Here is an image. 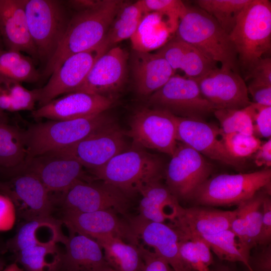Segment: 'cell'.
Segmentation results:
<instances>
[{
    "mask_svg": "<svg viewBox=\"0 0 271 271\" xmlns=\"http://www.w3.org/2000/svg\"><path fill=\"white\" fill-rule=\"evenodd\" d=\"M3 271H24V270L17 262H14L6 267Z\"/></svg>",
    "mask_w": 271,
    "mask_h": 271,
    "instance_id": "52",
    "label": "cell"
},
{
    "mask_svg": "<svg viewBox=\"0 0 271 271\" xmlns=\"http://www.w3.org/2000/svg\"><path fill=\"white\" fill-rule=\"evenodd\" d=\"M215 271H237L236 269L228 265L223 264H218Z\"/></svg>",
    "mask_w": 271,
    "mask_h": 271,
    "instance_id": "53",
    "label": "cell"
},
{
    "mask_svg": "<svg viewBox=\"0 0 271 271\" xmlns=\"http://www.w3.org/2000/svg\"><path fill=\"white\" fill-rule=\"evenodd\" d=\"M99 2V1L92 0L69 1L68 3L71 7L77 9L79 11L92 8Z\"/></svg>",
    "mask_w": 271,
    "mask_h": 271,
    "instance_id": "51",
    "label": "cell"
},
{
    "mask_svg": "<svg viewBox=\"0 0 271 271\" xmlns=\"http://www.w3.org/2000/svg\"><path fill=\"white\" fill-rule=\"evenodd\" d=\"M144 13H158L167 15L172 20L179 18L186 10L187 7L179 0H140Z\"/></svg>",
    "mask_w": 271,
    "mask_h": 271,
    "instance_id": "42",
    "label": "cell"
},
{
    "mask_svg": "<svg viewBox=\"0 0 271 271\" xmlns=\"http://www.w3.org/2000/svg\"><path fill=\"white\" fill-rule=\"evenodd\" d=\"M34 61L21 52L0 49V76L19 82L33 83L40 78Z\"/></svg>",
    "mask_w": 271,
    "mask_h": 271,
    "instance_id": "35",
    "label": "cell"
},
{
    "mask_svg": "<svg viewBox=\"0 0 271 271\" xmlns=\"http://www.w3.org/2000/svg\"><path fill=\"white\" fill-rule=\"evenodd\" d=\"M245 79H251L271 85V59L269 57L260 59L245 76Z\"/></svg>",
    "mask_w": 271,
    "mask_h": 271,
    "instance_id": "49",
    "label": "cell"
},
{
    "mask_svg": "<svg viewBox=\"0 0 271 271\" xmlns=\"http://www.w3.org/2000/svg\"><path fill=\"white\" fill-rule=\"evenodd\" d=\"M0 121L7 122V116L5 112L0 110Z\"/></svg>",
    "mask_w": 271,
    "mask_h": 271,
    "instance_id": "54",
    "label": "cell"
},
{
    "mask_svg": "<svg viewBox=\"0 0 271 271\" xmlns=\"http://www.w3.org/2000/svg\"><path fill=\"white\" fill-rule=\"evenodd\" d=\"M203 271H213V270H210L209 269V268H208V269H206V270H203Z\"/></svg>",
    "mask_w": 271,
    "mask_h": 271,
    "instance_id": "58",
    "label": "cell"
},
{
    "mask_svg": "<svg viewBox=\"0 0 271 271\" xmlns=\"http://www.w3.org/2000/svg\"><path fill=\"white\" fill-rule=\"evenodd\" d=\"M26 157L24 131L0 121V169L18 168L24 164Z\"/></svg>",
    "mask_w": 271,
    "mask_h": 271,
    "instance_id": "31",
    "label": "cell"
},
{
    "mask_svg": "<svg viewBox=\"0 0 271 271\" xmlns=\"http://www.w3.org/2000/svg\"><path fill=\"white\" fill-rule=\"evenodd\" d=\"M217 64L190 45L184 57L180 69L187 77L196 80L217 68Z\"/></svg>",
    "mask_w": 271,
    "mask_h": 271,
    "instance_id": "40",
    "label": "cell"
},
{
    "mask_svg": "<svg viewBox=\"0 0 271 271\" xmlns=\"http://www.w3.org/2000/svg\"><path fill=\"white\" fill-rule=\"evenodd\" d=\"M128 59V53L122 48L109 49L98 58L84 81L73 92L111 97L125 82Z\"/></svg>",
    "mask_w": 271,
    "mask_h": 271,
    "instance_id": "18",
    "label": "cell"
},
{
    "mask_svg": "<svg viewBox=\"0 0 271 271\" xmlns=\"http://www.w3.org/2000/svg\"><path fill=\"white\" fill-rule=\"evenodd\" d=\"M130 197L103 181L79 180L63 192L61 204L63 212L86 213L110 209L127 217Z\"/></svg>",
    "mask_w": 271,
    "mask_h": 271,
    "instance_id": "10",
    "label": "cell"
},
{
    "mask_svg": "<svg viewBox=\"0 0 271 271\" xmlns=\"http://www.w3.org/2000/svg\"><path fill=\"white\" fill-rule=\"evenodd\" d=\"M123 3L119 0L99 1L94 7L74 15L55 53L45 65L43 76L50 77L69 56L101 43Z\"/></svg>",
    "mask_w": 271,
    "mask_h": 271,
    "instance_id": "1",
    "label": "cell"
},
{
    "mask_svg": "<svg viewBox=\"0 0 271 271\" xmlns=\"http://www.w3.org/2000/svg\"><path fill=\"white\" fill-rule=\"evenodd\" d=\"M131 69L137 93L150 96L163 86L175 71L161 56L149 52L133 50Z\"/></svg>",
    "mask_w": 271,
    "mask_h": 271,
    "instance_id": "25",
    "label": "cell"
},
{
    "mask_svg": "<svg viewBox=\"0 0 271 271\" xmlns=\"http://www.w3.org/2000/svg\"><path fill=\"white\" fill-rule=\"evenodd\" d=\"M259 248L252 255L249 263L251 271H271V244L257 245Z\"/></svg>",
    "mask_w": 271,
    "mask_h": 271,
    "instance_id": "46",
    "label": "cell"
},
{
    "mask_svg": "<svg viewBox=\"0 0 271 271\" xmlns=\"http://www.w3.org/2000/svg\"><path fill=\"white\" fill-rule=\"evenodd\" d=\"M40 88L29 90L16 80L0 76V110L18 111L34 110Z\"/></svg>",
    "mask_w": 271,
    "mask_h": 271,
    "instance_id": "32",
    "label": "cell"
},
{
    "mask_svg": "<svg viewBox=\"0 0 271 271\" xmlns=\"http://www.w3.org/2000/svg\"><path fill=\"white\" fill-rule=\"evenodd\" d=\"M264 189L241 202L234 209L235 213L229 229L251 249L258 245L261 232L262 202L266 194Z\"/></svg>",
    "mask_w": 271,
    "mask_h": 271,
    "instance_id": "28",
    "label": "cell"
},
{
    "mask_svg": "<svg viewBox=\"0 0 271 271\" xmlns=\"http://www.w3.org/2000/svg\"><path fill=\"white\" fill-rule=\"evenodd\" d=\"M138 248L144 264L143 271H174L166 260L154 251L147 249L141 244Z\"/></svg>",
    "mask_w": 271,
    "mask_h": 271,
    "instance_id": "45",
    "label": "cell"
},
{
    "mask_svg": "<svg viewBox=\"0 0 271 271\" xmlns=\"http://www.w3.org/2000/svg\"><path fill=\"white\" fill-rule=\"evenodd\" d=\"M254 162L258 166L270 167L271 165V139L261 143L254 154Z\"/></svg>",
    "mask_w": 271,
    "mask_h": 271,
    "instance_id": "50",
    "label": "cell"
},
{
    "mask_svg": "<svg viewBox=\"0 0 271 271\" xmlns=\"http://www.w3.org/2000/svg\"><path fill=\"white\" fill-rule=\"evenodd\" d=\"M102 271H118V270H115L108 266L105 268H104Z\"/></svg>",
    "mask_w": 271,
    "mask_h": 271,
    "instance_id": "57",
    "label": "cell"
},
{
    "mask_svg": "<svg viewBox=\"0 0 271 271\" xmlns=\"http://www.w3.org/2000/svg\"><path fill=\"white\" fill-rule=\"evenodd\" d=\"M145 15L140 2L124 3L118 11L107 33L105 39L109 46L131 38L138 30Z\"/></svg>",
    "mask_w": 271,
    "mask_h": 271,
    "instance_id": "34",
    "label": "cell"
},
{
    "mask_svg": "<svg viewBox=\"0 0 271 271\" xmlns=\"http://www.w3.org/2000/svg\"><path fill=\"white\" fill-rule=\"evenodd\" d=\"M222 136L228 153L240 160L254 155L262 143L259 139L253 134L239 132L225 134L222 132Z\"/></svg>",
    "mask_w": 271,
    "mask_h": 271,
    "instance_id": "39",
    "label": "cell"
},
{
    "mask_svg": "<svg viewBox=\"0 0 271 271\" xmlns=\"http://www.w3.org/2000/svg\"><path fill=\"white\" fill-rule=\"evenodd\" d=\"M124 135V131L112 122L77 144L57 152L74 158L91 171L125 151Z\"/></svg>",
    "mask_w": 271,
    "mask_h": 271,
    "instance_id": "14",
    "label": "cell"
},
{
    "mask_svg": "<svg viewBox=\"0 0 271 271\" xmlns=\"http://www.w3.org/2000/svg\"><path fill=\"white\" fill-rule=\"evenodd\" d=\"M177 141L184 144L203 156L237 169L241 160L232 157L227 152L220 129L203 119L176 116Z\"/></svg>",
    "mask_w": 271,
    "mask_h": 271,
    "instance_id": "16",
    "label": "cell"
},
{
    "mask_svg": "<svg viewBox=\"0 0 271 271\" xmlns=\"http://www.w3.org/2000/svg\"><path fill=\"white\" fill-rule=\"evenodd\" d=\"M195 81L215 109H241L252 102L244 80L229 67H217Z\"/></svg>",
    "mask_w": 271,
    "mask_h": 271,
    "instance_id": "15",
    "label": "cell"
},
{
    "mask_svg": "<svg viewBox=\"0 0 271 271\" xmlns=\"http://www.w3.org/2000/svg\"><path fill=\"white\" fill-rule=\"evenodd\" d=\"M6 184L9 188L8 196L13 201L17 213L25 221L51 216L53 204L50 192L35 175L19 172Z\"/></svg>",
    "mask_w": 271,
    "mask_h": 271,
    "instance_id": "20",
    "label": "cell"
},
{
    "mask_svg": "<svg viewBox=\"0 0 271 271\" xmlns=\"http://www.w3.org/2000/svg\"><path fill=\"white\" fill-rule=\"evenodd\" d=\"M0 36L8 50L23 52L38 61L29 32L24 0H0Z\"/></svg>",
    "mask_w": 271,
    "mask_h": 271,
    "instance_id": "23",
    "label": "cell"
},
{
    "mask_svg": "<svg viewBox=\"0 0 271 271\" xmlns=\"http://www.w3.org/2000/svg\"><path fill=\"white\" fill-rule=\"evenodd\" d=\"M213 169L204 156L184 144H177L165 171V185L179 202L191 200Z\"/></svg>",
    "mask_w": 271,
    "mask_h": 271,
    "instance_id": "11",
    "label": "cell"
},
{
    "mask_svg": "<svg viewBox=\"0 0 271 271\" xmlns=\"http://www.w3.org/2000/svg\"><path fill=\"white\" fill-rule=\"evenodd\" d=\"M7 190V187L4 183L0 182V191L2 192V193H5Z\"/></svg>",
    "mask_w": 271,
    "mask_h": 271,
    "instance_id": "55",
    "label": "cell"
},
{
    "mask_svg": "<svg viewBox=\"0 0 271 271\" xmlns=\"http://www.w3.org/2000/svg\"><path fill=\"white\" fill-rule=\"evenodd\" d=\"M83 168L74 158L55 152L32 158L12 171L31 173L41 181L50 192H63L78 181H88Z\"/></svg>",
    "mask_w": 271,
    "mask_h": 271,
    "instance_id": "13",
    "label": "cell"
},
{
    "mask_svg": "<svg viewBox=\"0 0 271 271\" xmlns=\"http://www.w3.org/2000/svg\"><path fill=\"white\" fill-rule=\"evenodd\" d=\"M112 122V119L104 112L83 118L51 120L34 124L24 131L25 162L44 154L68 148Z\"/></svg>",
    "mask_w": 271,
    "mask_h": 271,
    "instance_id": "4",
    "label": "cell"
},
{
    "mask_svg": "<svg viewBox=\"0 0 271 271\" xmlns=\"http://www.w3.org/2000/svg\"><path fill=\"white\" fill-rule=\"evenodd\" d=\"M142 198L138 207L140 217L149 221L165 223L172 221L181 206L161 180L151 181L139 191Z\"/></svg>",
    "mask_w": 271,
    "mask_h": 271,
    "instance_id": "27",
    "label": "cell"
},
{
    "mask_svg": "<svg viewBox=\"0 0 271 271\" xmlns=\"http://www.w3.org/2000/svg\"><path fill=\"white\" fill-rule=\"evenodd\" d=\"M5 262L1 258H0V271H3L6 267Z\"/></svg>",
    "mask_w": 271,
    "mask_h": 271,
    "instance_id": "56",
    "label": "cell"
},
{
    "mask_svg": "<svg viewBox=\"0 0 271 271\" xmlns=\"http://www.w3.org/2000/svg\"><path fill=\"white\" fill-rule=\"evenodd\" d=\"M270 182L268 168L249 173L219 174L206 180L191 200L204 206L237 205L263 188L270 191Z\"/></svg>",
    "mask_w": 271,
    "mask_h": 271,
    "instance_id": "6",
    "label": "cell"
},
{
    "mask_svg": "<svg viewBox=\"0 0 271 271\" xmlns=\"http://www.w3.org/2000/svg\"><path fill=\"white\" fill-rule=\"evenodd\" d=\"M179 249L182 259L192 270L207 269L213 262L210 247L202 237L179 239Z\"/></svg>",
    "mask_w": 271,
    "mask_h": 271,
    "instance_id": "38",
    "label": "cell"
},
{
    "mask_svg": "<svg viewBox=\"0 0 271 271\" xmlns=\"http://www.w3.org/2000/svg\"><path fill=\"white\" fill-rule=\"evenodd\" d=\"M63 222L52 216L25 221L17 233L6 243V248L15 253L35 246H51L62 243L67 236L62 230Z\"/></svg>",
    "mask_w": 271,
    "mask_h": 271,
    "instance_id": "24",
    "label": "cell"
},
{
    "mask_svg": "<svg viewBox=\"0 0 271 271\" xmlns=\"http://www.w3.org/2000/svg\"><path fill=\"white\" fill-rule=\"evenodd\" d=\"M15 253L16 262L24 271H61L63 252L57 245L27 248Z\"/></svg>",
    "mask_w": 271,
    "mask_h": 271,
    "instance_id": "33",
    "label": "cell"
},
{
    "mask_svg": "<svg viewBox=\"0 0 271 271\" xmlns=\"http://www.w3.org/2000/svg\"><path fill=\"white\" fill-rule=\"evenodd\" d=\"M235 210L224 211L203 206L180 207L175 218L171 221L179 239H189L214 234L230 227Z\"/></svg>",
    "mask_w": 271,
    "mask_h": 271,
    "instance_id": "22",
    "label": "cell"
},
{
    "mask_svg": "<svg viewBox=\"0 0 271 271\" xmlns=\"http://www.w3.org/2000/svg\"><path fill=\"white\" fill-rule=\"evenodd\" d=\"M176 116L164 110L143 107L136 111L126 134L133 145L172 156L177 146Z\"/></svg>",
    "mask_w": 271,
    "mask_h": 271,
    "instance_id": "9",
    "label": "cell"
},
{
    "mask_svg": "<svg viewBox=\"0 0 271 271\" xmlns=\"http://www.w3.org/2000/svg\"><path fill=\"white\" fill-rule=\"evenodd\" d=\"M220 123L223 133L239 132L253 134L254 106L241 109H216L213 112Z\"/></svg>",
    "mask_w": 271,
    "mask_h": 271,
    "instance_id": "37",
    "label": "cell"
},
{
    "mask_svg": "<svg viewBox=\"0 0 271 271\" xmlns=\"http://www.w3.org/2000/svg\"><path fill=\"white\" fill-rule=\"evenodd\" d=\"M17 214L16 206L12 199L0 193V231H7L13 228Z\"/></svg>",
    "mask_w": 271,
    "mask_h": 271,
    "instance_id": "44",
    "label": "cell"
},
{
    "mask_svg": "<svg viewBox=\"0 0 271 271\" xmlns=\"http://www.w3.org/2000/svg\"><path fill=\"white\" fill-rule=\"evenodd\" d=\"M149 103L182 118L203 119L215 110L202 95L196 81L175 74L149 97Z\"/></svg>",
    "mask_w": 271,
    "mask_h": 271,
    "instance_id": "8",
    "label": "cell"
},
{
    "mask_svg": "<svg viewBox=\"0 0 271 271\" xmlns=\"http://www.w3.org/2000/svg\"><path fill=\"white\" fill-rule=\"evenodd\" d=\"M163 171V164L158 157L133 145L91 172L97 179L131 197L146 184L161 180Z\"/></svg>",
    "mask_w": 271,
    "mask_h": 271,
    "instance_id": "5",
    "label": "cell"
},
{
    "mask_svg": "<svg viewBox=\"0 0 271 271\" xmlns=\"http://www.w3.org/2000/svg\"><path fill=\"white\" fill-rule=\"evenodd\" d=\"M64 245L61 271H102L108 266L101 246L90 237L69 231Z\"/></svg>",
    "mask_w": 271,
    "mask_h": 271,
    "instance_id": "26",
    "label": "cell"
},
{
    "mask_svg": "<svg viewBox=\"0 0 271 271\" xmlns=\"http://www.w3.org/2000/svg\"><path fill=\"white\" fill-rule=\"evenodd\" d=\"M61 220L69 231L94 239L102 236L111 235L136 246L140 244V240L128 221L120 218L113 210L86 213L63 212Z\"/></svg>",
    "mask_w": 271,
    "mask_h": 271,
    "instance_id": "17",
    "label": "cell"
},
{
    "mask_svg": "<svg viewBox=\"0 0 271 271\" xmlns=\"http://www.w3.org/2000/svg\"><path fill=\"white\" fill-rule=\"evenodd\" d=\"M211 250L221 260L243 263L251 271L249 259L251 249L229 228L202 236Z\"/></svg>",
    "mask_w": 271,
    "mask_h": 271,
    "instance_id": "30",
    "label": "cell"
},
{
    "mask_svg": "<svg viewBox=\"0 0 271 271\" xmlns=\"http://www.w3.org/2000/svg\"><path fill=\"white\" fill-rule=\"evenodd\" d=\"M95 240L101 246L110 267L118 271H143L144 264L139 245L111 235L100 236Z\"/></svg>",
    "mask_w": 271,
    "mask_h": 271,
    "instance_id": "29",
    "label": "cell"
},
{
    "mask_svg": "<svg viewBox=\"0 0 271 271\" xmlns=\"http://www.w3.org/2000/svg\"><path fill=\"white\" fill-rule=\"evenodd\" d=\"M127 218L139 239L153 247L154 252L166 260L174 271H192L180 256L179 237L173 227L165 223L147 220L138 215Z\"/></svg>",
    "mask_w": 271,
    "mask_h": 271,
    "instance_id": "21",
    "label": "cell"
},
{
    "mask_svg": "<svg viewBox=\"0 0 271 271\" xmlns=\"http://www.w3.org/2000/svg\"><path fill=\"white\" fill-rule=\"evenodd\" d=\"M247 91L252 96L254 103L271 106V85L251 80L248 86Z\"/></svg>",
    "mask_w": 271,
    "mask_h": 271,
    "instance_id": "47",
    "label": "cell"
},
{
    "mask_svg": "<svg viewBox=\"0 0 271 271\" xmlns=\"http://www.w3.org/2000/svg\"><path fill=\"white\" fill-rule=\"evenodd\" d=\"M24 8L38 59L46 65L59 45L70 19L59 1L24 0Z\"/></svg>",
    "mask_w": 271,
    "mask_h": 271,
    "instance_id": "7",
    "label": "cell"
},
{
    "mask_svg": "<svg viewBox=\"0 0 271 271\" xmlns=\"http://www.w3.org/2000/svg\"><path fill=\"white\" fill-rule=\"evenodd\" d=\"M253 103V135L258 139L270 138L271 106Z\"/></svg>",
    "mask_w": 271,
    "mask_h": 271,
    "instance_id": "43",
    "label": "cell"
},
{
    "mask_svg": "<svg viewBox=\"0 0 271 271\" xmlns=\"http://www.w3.org/2000/svg\"><path fill=\"white\" fill-rule=\"evenodd\" d=\"M269 195L266 194L262 202L261 228L257 245H264L270 243L271 200Z\"/></svg>",
    "mask_w": 271,
    "mask_h": 271,
    "instance_id": "48",
    "label": "cell"
},
{
    "mask_svg": "<svg viewBox=\"0 0 271 271\" xmlns=\"http://www.w3.org/2000/svg\"><path fill=\"white\" fill-rule=\"evenodd\" d=\"M198 7L212 17L229 35L237 18L251 0H197Z\"/></svg>",
    "mask_w": 271,
    "mask_h": 271,
    "instance_id": "36",
    "label": "cell"
},
{
    "mask_svg": "<svg viewBox=\"0 0 271 271\" xmlns=\"http://www.w3.org/2000/svg\"><path fill=\"white\" fill-rule=\"evenodd\" d=\"M190 45L176 36L160 47L156 53L163 57L176 71L181 68L184 57Z\"/></svg>",
    "mask_w": 271,
    "mask_h": 271,
    "instance_id": "41",
    "label": "cell"
},
{
    "mask_svg": "<svg viewBox=\"0 0 271 271\" xmlns=\"http://www.w3.org/2000/svg\"><path fill=\"white\" fill-rule=\"evenodd\" d=\"M109 48L105 39L93 48L65 59L53 72L47 84L40 88L39 107L61 94L73 92L84 81L95 61Z\"/></svg>",
    "mask_w": 271,
    "mask_h": 271,
    "instance_id": "12",
    "label": "cell"
},
{
    "mask_svg": "<svg viewBox=\"0 0 271 271\" xmlns=\"http://www.w3.org/2000/svg\"><path fill=\"white\" fill-rule=\"evenodd\" d=\"M114 103L112 97L73 92L55 98L32 112L34 118L52 120H71L105 112Z\"/></svg>",
    "mask_w": 271,
    "mask_h": 271,
    "instance_id": "19",
    "label": "cell"
},
{
    "mask_svg": "<svg viewBox=\"0 0 271 271\" xmlns=\"http://www.w3.org/2000/svg\"><path fill=\"white\" fill-rule=\"evenodd\" d=\"M245 76L271 50V3L251 0L229 34Z\"/></svg>",
    "mask_w": 271,
    "mask_h": 271,
    "instance_id": "3",
    "label": "cell"
},
{
    "mask_svg": "<svg viewBox=\"0 0 271 271\" xmlns=\"http://www.w3.org/2000/svg\"><path fill=\"white\" fill-rule=\"evenodd\" d=\"M176 36L210 60L239 73L237 54L229 35L199 7H187L180 18Z\"/></svg>",
    "mask_w": 271,
    "mask_h": 271,
    "instance_id": "2",
    "label": "cell"
}]
</instances>
